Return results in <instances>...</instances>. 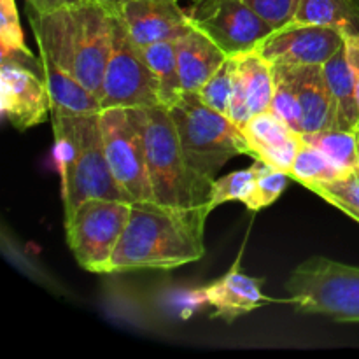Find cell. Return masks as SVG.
<instances>
[{"instance_id": "836d02e7", "label": "cell", "mask_w": 359, "mask_h": 359, "mask_svg": "<svg viewBox=\"0 0 359 359\" xmlns=\"http://www.w3.org/2000/svg\"><path fill=\"white\" fill-rule=\"evenodd\" d=\"M100 2L104 4V6L107 7L112 14H118V11L121 9L126 2H130V0H100Z\"/></svg>"}, {"instance_id": "e0dca14e", "label": "cell", "mask_w": 359, "mask_h": 359, "mask_svg": "<svg viewBox=\"0 0 359 359\" xmlns=\"http://www.w3.org/2000/svg\"><path fill=\"white\" fill-rule=\"evenodd\" d=\"M174 42L184 91L198 93L200 88L226 62V53L193 25Z\"/></svg>"}, {"instance_id": "603a6c76", "label": "cell", "mask_w": 359, "mask_h": 359, "mask_svg": "<svg viewBox=\"0 0 359 359\" xmlns=\"http://www.w3.org/2000/svg\"><path fill=\"white\" fill-rule=\"evenodd\" d=\"M302 139L307 144L318 147L321 153H325L346 174L359 172L358 132L328 128L316 133H302Z\"/></svg>"}, {"instance_id": "6da1fadb", "label": "cell", "mask_w": 359, "mask_h": 359, "mask_svg": "<svg viewBox=\"0 0 359 359\" xmlns=\"http://www.w3.org/2000/svg\"><path fill=\"white\" fill-rule=\"evenodd\" d=\"M210 212L209 203L170 207L156 202H133L109 273L168 270L198 262L205 255L203 230Z\"/></svg>"}, {"instance_id": "52a82bcc", "label": "cell", "mask_w": 359, "mask_h": 359, "mask_svg": "<svg viewBox=\"0 0 359 359\" xmlns=\"http://www.w3.org/2000/svg\"><path fill=\"white\" fill-rule=\"evenodd\" d=\"M130 202L91 198L65 219L67 244L77 265L88 272L107 276L130 216Z\"/></svg>"}, {"instance_id": "e575fe53", "label": "cell", "mask_w": 359, "mask_h": 359, "mask_svg": "<svg viewBox=\"0 0 359 359\" xmlns=\"http://www.w3.org/2000/svg\"><path fill=\"white\" fill-rule=\"evenodd\" d=\"M63 2L69 6V4H79V2H86V0H63Z\"/></svg>"}, {"instance_id": "2e32d148", "label": "cell", "mask_w": 359, "mask_h": 359, "mask_svg": "<svg viewBox=\"0 0 359 359\" xmlns=\"http://www.w3.org/2000/svg\"><path fill=\"white\" fill-rule=\"evenodd\" d=\"M242 130L252 158L266 161L290 174L291 165L304 144L302 133L294 132L280 116L272 111L255 114L242 126Z\"/></svg>"}, {"instance_id": "83f0119b", "label": "cell", "mask_w": 359, "mask_h": 359, "mask_svg": "<svg viewBox=\"0 0 359 359\" xmlns=\"http://www.w3.org/2000/svg\"><path fill=\"white\" fill-rule=\"evenodd\" d=\"M307 189L359 223V172H351L333 182L311 184Z\"/></svg>"}, {"instance_id": "7402d4cb", "label": "cell", "mask_w": 359, "mask_h": 359, "mask_svg": "<svg viewBox=\"0 0 359 359\" xmlns=\"http://www.w3.org/2000/svg\"><path fill=\"white\" fill-rule=\"evenodd\" d=\"M142 53L146 56L147 65L151 67L154 77H156L160 105L167 109L172 107L184 95V86H182L181 72H179L177 65V55H175V42H154V44L144 46Z\"/></svg>"}, {"instance_id": "8fae6325", "label": "cell", "mask_w": 359, "mask_h": 359, "mask_svg": "<svg viewBox=\"0 0 359 359\" xmlns=\"http://www.w3.org/2000/svg\"><path fill=\"white\" fill-rule=\"evenodd\" d=\"M186 13L193 27L212 39L226 56L251 51L276 30L245 0H193Z\"/></svg>"}, {"instance_id": "d590c367", "label": "cell", "mask_w": 359, "mask_h": 359, "mask_svg": "<svg viewBox=\"0 0 359 359\" xmlns=\"http://www.w3.org/2000/svg\"><path fill=\"white\" fill-rule=\"evenodd\" d=\"M358 140H359V130H358Z\"/></svg>"}, {"instance_id": "30bf717a", "label": "cell", "mask_w": 359, "mask_h": 359, "mask_svg": "<svg viewBox=\"0 0 359 359\" xmlns=\"http://www.w3.org/2000/svg\"><path fill=\"white\" fill-rule=\"evenodd\" d=\"M0 109L16 130H28L48 121L51 95L44 79L41 58H0Z\"/></svg>"}, {"instance_id": "5b68a950", "label": "cell", "mask_w": 359, "mask_h": 359, "mask_svg": "<svg viewBox=\"0 0 359 359\" xmlns=\"http://www.w3.org/2000/svg\"><path fill=\"white\" fill-rule=\"evenodd\" d=\"M168 112L189 168L205 181L212 182L231 158L251 156L244 130L226 114L203 104L198 93L184 91L181 100L168 107Z\"/></svg>"}, {"instance_id": "4316f807", "label": "cell", "mask_w": 359, "mask_h": 359, "mask_svg": "<svg viewBox=\"0 0 359 359\" xmlns=\"http://www.w3.org/2000/svg\"><path fill=\"white\" fill-rule=\"evenodd\" d=\"M255 186L256 172L252 165L248 168H242V170H235L231 174L223 175V177H216L212 181V189H210V210L223 205L224 202H233V200L248 205L252 193H255Z\"/></svg>"}, {"instance_id": "277c9868", "label": "cell", "mask_w": 359, "mask_h": 359, "mask_svg": "<svg viewBox=\"0 0 359 359\" xmlns=\"http://www.w3.org/2000/svg\"><path fill=\"white\" fill-rule=\"evenodd\" d=\"M140 114L154 202L170 207L207 205L212 182L189 168L168 109L163 105L140 107Z\"/></svg>"}, {"instance_id": "d6986e66", "label": "cell", "mask_w": 359, "mask_h": 359, "mask_svg": "<svg viewBox=\"0 0 359 359\" xmlns=\"http://www.w3.org/2000/svg\"><path fill=\"white\" fill-rule=\"evenodd\" d=\"M323 70H325L333 102H335V128L358 132L359 100L356 79H354L346 44L323 65Z\"/></svg>"}, {"instance_id": "d6a6232c", "label": "cell", "mask_w": 359, "mask_h": 359, "mask_svg": "<svg viewBox=\"0 0 359 359\" xmlns=\"http://www.w3.org/2000/svg\"><path fill=\"white\" fill-rule=\"evenodd\" d=\"M62 6H67L63 0H27V9L35 11V13H49Z\"/></svg>"}, {"instance_id": "1f68e13d", "label": "cell", "mask_w": 359, "mask_h": 359, "mask_svg": "<svg viewBox=\"0 0 359 359\" xmlns=\"http://www.w3.org/2000/svg\"><path fill=\"white\" fill-rule=\"evenodd\" d=\"M346 46H347V55H349L351 67H353L354 79H356V90H358V100H359V34L346 35Z\"/></svg>"}, {"instance_id": "4dcf8cb0", "label": "cell", "mask_w": 359, "mask_h": 359, "mask_svg": "<svg viewBox=\"0 0 359 359\" xmlns=\"http://www.w3.org/2000/svg\"><path fill=\"white\" fill-rule=\"evenodd\" d=\"M245 4L273 28H280L293 20L298 0H245Z\"/></svg>"}, {"instance_id": "5bb4252c", "label": "cell", "mask_w": 359, "mask_h": 359, "mask_svg": "<svg viewBox=\"0 0 359 359\" xmlns=\"http://www.w3.org/2000/svg\"><path fill=\"white\" fill-rule=\"evenodd\" d=\"M118 16L140 48L175 41L191 28L179 0H130L118 11Z\"/></svg>"}, {"instance_id": "f546056e", "label": "cell", "mask_w": 359, "mask_h": 359, "mask_svg": "<svg viewBox=\"0 0 359 359\" xmlns=\"http://www.w3.org/2000/svg\"><path fill=\"white\" fill-rule=\"evenodd\" d=\"M0 55L37 58L25 42L20 14L14 0H0Z\"/></svg>"}, {"instance_id": "44dd1931", "label": "cell", "mask_w": 359, "mask_h": 359, "mask_svg": "<svg viewBox=\"0 0 359 359\" xmlns=\"http://www.w3.org/2000/svg\"><path fill=\"white\" fill-rule=\"evenodd\" d=\"M290 23L339 28L344 34H359L358 0H298Z\"/></svg>"}, {"instance_id": "ac0fdd59", "label": "cell", "mask_w": 359, "mask_h": 359, "mask_svg": "<svg viewBox=\"0 0 359 359\" xmlns=\"http://www.w3.org/2000/svg\"><path fill=\"white\" fill-rule=\"evenodd\" d=\"M302 133L335 128V102L323 65L297 67Z\"/></svg>"}, {"instance_id": "ba28073f", "label": "cell", "mask_w": 359, "mask_h": 359, "mask_svg": "<svg viewBox=\"0 0 359 359\" xmlns=\"http://www.w3.org/2000/svg\"><path fill=\"white\" fill-rule=\"evenodd\" d=\"M100 128L109 167L123 191L132 202H154L140 107L102 109Z\"/></svg>"}, {"instance_id": "ffe728a7", "label": "cell", "mask_w": 359, "mask_h": 359, "mask_svg": "<svg viewBox=\"0 0 359 359\" xmlns=\"http://www.w3.org/2000/svg\"><path fill=\"white\" fill-rule=\"evenodd\" d=\"M44 79L51 95V109L69 112H100V98L81 84L72 74L60 69L51 58L39 53Z\"/></svg>"}, {"instance_id": "9c48e42d", "label": "cell", "mask_w": 359, "mask_h": 359, "mask_svg": "<svg viewBox=\"0 0 359 359\" xmlns=\"http://www.w3.org/2000/svg\"><path fill=\"white\" fill-rule=\"evenodd\" d=\"M154 105H160L156 77L147 65L142 48L128 34L121 18L114 14L112 48L100 91V111Z\"/></svg>"}, {"instance_id": "9a60e30c", "label": "cell", "mask_w": 359, "mask_h": 359, "mask_svg": "<svg viewBox=\"0 0 359 359\" xmlns=\"http://www.w3.org/2000/svg\"><path fill=\"white\" fill-rule=\"evenodd\" d=\"M273 84V65L256 49L235 56L233 97L228 118L242 128L255 114L270 111Z\"/></svg>"}, {"instance_id": "d4e9b609", "label": "cell", "mask_w": 359, "mask_h": 359, "mask_svg": "<svg viewBox=\"0 0 359 359\" xmlns=\"http://www.w3.org/2000/svg\"><path fill=\"white\" fill-rule=\"evenodd\" d=\"M273 98L270 111L284 119L294 132L302 133V111L298 97L297 67L273 65Z\"/></svg>"}, {"instance_id": "4fadbf2b", "label": "cell", "mask_w": 359, "mask_h": 359, "mask_svg": "<svg viewBox=\"0 0 359 359\" xmlns=\"http://www.w3.org/2000/svg\"><path fill=\"white\" fill-rule=\"evenodd\" d=\"M263 283L265 279H256L242 272L241 259H237L224 276L193 291V298L198 304L214 309L210 319L233 323L241 316L265 307L272 302H279L263 294Z\"/></svg>"}, {"instance_id": "7c38bea8", "label": "cell", "mask_w": 359, "mask_h": 359, "mask_svg": "<svg viewBox=\"0 0 359 359\" xmlns=\"http://www.w3.org/2000/svg\"><path fill=\"white\" fill-rule=\"evenodd\" d=\"M346 34L339 28L287 23L266 35L256 51L272 65H325L342 46Z\"/></svg>"}, {"instance_id": "484cf974", "label": "cell", "mask_w": 359, "mask_h": 359, "mask_svg": "<svg viewBox=\"0 0 359 359\" xmlns=\"http://www.w3.org/2000/svg\"><path fill=\"white\" fill-rule=\"evenodd\" d=\"M252 167H255L256 172V186L255 193H252L251 200L245 207L255 212V210L270 207L283 195L284 189L287 188L291 175L286 170H280V168L273 167V165L266 163L263 160H258V158H255Z\"/></svg>"}, {"instance_id": "7a4b0ae2", "label": "cell", "mask_w": 359, "mask_h": 359, "mask_svg": "<svg viewBox=\"0 0 359 359\" xmlns=\"http://www.w3.org/2000/svg\"><path fill=\"white\" fill-rule=\"evenodd\" d=\"M27 11L39 53L100 98L112 48L114 14L100 0L69 4L49 13Z\"/></svg>"}, {"instance_id": "f1b7e54d", "label": "cell", "mask_w": 359, "mask_h": 359, "mask_svg": "<svg viewBox=\"0 0 359 359\" xmlns=\"http://www.w3.org/2000/svg\"><path fill=\"white\" fill-rule=\"evenodd\" d=\"M233 72L235 56H228L226 62L198 91V97L202 98L203 104L226 116L230 114L231 97H233Z\"/></svg>"}, {"instance_id": "8992f818", "label": "cell", "mask_w": 359, "mask_h": 359, "mask_svg": "<svg viewBox=\"0 0 359 359\" xmlns=\"http://www.w3.org/2000/svg\"><path fill=\"white\" fill-rule=\"evenodd\" d=\"M287 298L300 314H321L339 323H359V266L312 256L286 280Z\"/></svg>"}, {"instance_id": "3957f363", "label": "cell", "mask_w": 359, "mask_h": 359, "mask_svg": "<svg viewBox=\"0 0 359 359\" xmlns=\"http://www.w3.org/2000/svg\"><path fill=\"white\" fill-rule=\"evenodd\" d=\"M55 158L62 177L65 219L91 198L121 200L130 196L112 175L105 156L100 112H69L51 109Z\"/></svg>"}, {"instance_id": "cb8c5ba5", "label": "cell", "mask_w": 359, "mask_h": 359, "mask_svg": "<svg viewBox=\"0 0 359 359\" xmlns=\"http://www.w3.org/2000/svg\"><path fill=\"white\" fill-rule=\"evenodd\" d=\"M291 179L304 184L305 188L311 184H325V182H333L337 179L346 177V172L340 170L325 153L307 144L304 140L293 165L290 168Z\"/></svg>"}]
</instances>
